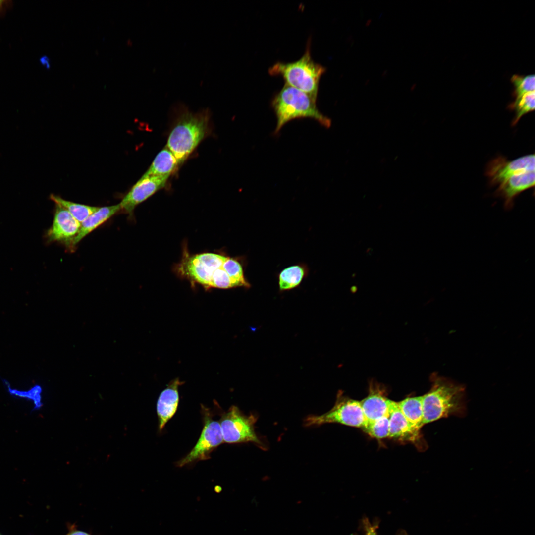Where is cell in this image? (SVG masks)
Returning a JSON list of instances; mask_svg holds the SVG:
<instances>
[{"label": "cell", "mask_w": 535, "mask_h": 535, "mask_svg": "<svg viewBox=\"0 0 535 535\" xmlns=\"http://www.w3.org/2000/svg\"><path fill=\"white\" fill-rule=\"evenodd\" d=\"M179 273L205 288H249L241 261L237 258L214 253L190 255L185 254L179 264Z\"/></svg>", "instance_id": "1"}, {"label": "cell", "mask_w": 535, "mask_h": 535, "mask_svg": "<svg viewBox=\"0 0 535 535\" xmlns=\"http://www.w3.org/2000/svg\"><path fill=\"white\" fill-rule=\"evenodd\" d=\"M432 380L430 389L422 396L424 425L451 416L463 417L466 413L464 387L436 375Z\"/></svg>", "instance_id": "2"}, {"label": "cell", "mask_w": 535, "mask_h": 535, "mask_svg": "<svg viewBox=\"0 0 535 535\" xmlns=\"http://www.w3.org/2000/svg\"><path fill=\"white\" fill-rule=\"evenodd\" d=\"M271 106L277 118L275 134L288 121L296 118H313L326 128H329L331 124L330 119L318 109L316 101L307 94L286 84L274 97Z\"/></svg>", "instance_id": "3"}, {"label": "cell", "mask_w": 535, "mask_h": 535, "mask_svg": "<svg viewBox=\"0 0 535 535\" xmlns=\"http://www.w3.org/2000/svg\"><path fill=\"white\" fill-rule=\"evenodd\" d=\"M210 115L206 110L183 112L168 137L166 147L181 164L205 136Z\"/></svg>", "instance_id": "4"}, {"label": "cell", "mask_w": 535, "mask_h": 535, "mask_svg": "<svg viewBox=\"0 0 535 535\" xmlns=\"http://www.w3.org/2000/svg\"><path fill=\"white\" fill-rule=\"evenodd\" d=\"M310 44L299 60L289 63L277 62L269 68L268 73L271 76H281L285 84L307 94L317 101L319 82L326 68L312 59Z\"/></svg>", "instance_id": "5"}, {"label": "cell", "mask_w": 535, "mask_h": 535, "mask_svg": "<svg viewBox=\"0 0 535 535\" xmlns=\"http://www.w3.org/2000/svg\"><path fill=\"white\" fill-rule=\"evenodd\" d=\"M367 423L360 402L339 393L334 406L321 415L310 416L305 421L306 426L327 423H338L363 428Z\"/></svg>", "instance_id": "6"}, {"label": "cell", "mask_w": 535, "mask_h": 535, "mask_svg": "<svg viewBox=\"0 0 535 535\" xmlns=\"http://www.w3.org/2000/svg\"><path fill=\"white\" fill-rule=\"evenodd\" d=\"M257 418L253 415H245L235 406H232L222 414L219 424L223 442L227 443H239L247 442L262 445L254 430Z\"/></svg>", "instance_id": "7"}, {"label": "cell", "mask_w": 535, "mask_h": 535, "mask_svg": "<svg viewBox=\"0 0 535 535\" xmlns=\"http://www.w3.org/2000/svg\"><path fill=\"white\" fill-rule=\"evenodd\" d=\"M205 410L203 411L204 427L199 438L191 451L177 462L179 467L209 459L211 452L224 442L219 422L214 420Z\"/></svg>", "instance_id": "8"}, {"label": "cell", "mask_w": 535, "mask_h": 535, "mask_svg": "<svg viewBox=\"0 0 535 535\" xmlns=\"http://www.w3.org/2000/svg\"><path fill=\"white\" fill-rule=\"evenodd\" d=\"M535 155L530 154L512 160L502 157L492 160L488 165L486 175L493 184H499L513 175L525 172L535 171Z\"/></svg>", "instance_id": "9"}, {"label": "cell", "mask_w": 535, "mask_h": 535, "mask_svg": "<svg viewBox=\"0 0 535 535\" xmlns=\"http://www.w3.org/2000/svg\"><path fill=\"white\" fill-rule=\"evenodd\" d=\"M167 180L165 178L142 175L119 203L120 211L131 217L136 207L163 188Z\"/></svg>", "instance_id": "10"}, {"label": "cell", "mask_w": 535, "mask_h": 535, "mask_svg": "<svg viewBox=\"0 0 535 535\" xmlns=\"http://www.w3.org/2000/svg\"><path fill=\"white\" fill-rule=\"evenodd\" d=\"M80 225L81 223L65 208L55 204L53 223L45 234L47 242H58L67 248L78 233Z\"/></svg>", "instance_id": "11"}, {"label": "cell", "mask_w": 535, "mask_h": 535, "mask_svg": "<svg viewBox=\"0 0 535 535\" xmlns=\"http://www.w3.org/2000/svg\"><path fill=\"white\" fill-rule=\"evenodd\" d=\"M389 437L413 443L420 450L426 448L421 430L412 425L401 413L397 402L391 400L389 409Z\"/></svg>", "instance_id": "12"}, {"label": "cell", "mask_w": 535, "mask_h": 535, "mask_svg": "<svg viewBox=\"0 0 535 535\" xmlns=\"http://www.w3.org/2000/svg\"><path fill=\"white\" fill-rule=\"evenodd\" d=\"M535 179V171H525L511 176L499 184L496 194L504 199L506 210L512 209L517 196L534 186Z\"/></svg>", "instance_id": "13"}, {"label": "cell", "mask_w": 535, "mask_h": 535, "mask_svg": "<svg viewBox=\"0 0 535 535\" xmlns=\"http://www.w3.org/2000/svg\"><path fill=\"white\" fill-rule=\"evenodd\" d=\"M391 400L385 394L379 385L372 384L369 388L368 396L360 401L367 422H371L389 415Z\"/></svg>", "instance_id": "14"}, {"label": "cell", "mask_w": 535, "mask_h": 535, "mask_svg": "<svg viewBox=\"0 0 535 535\" xmlns=\"http://www.w3.org/2000/svg\"><path fill=\"white\" fill-rule=\"evenodd\" d=\"M183 382L179 378L172 380L160 394L157 403L159 429L161 430L175 414L179 403L178 387Z\"/></svg>", "instance_id": "15"}, {"label": "cell", "mask_w": 535, "mask_h": 535, "mask_svg": "<svg viewBox=\"0 0 535 535\" xmlns=\"http://www.w3.org/2000/svg\"><path fill=\"white\" fill-rule=\"evenodd\" d=\"M121 210L119 204L102 207L98 209L81 223L78 233L67 248L71 251L87 235L102 225Z\"/></svg>", "instance_id": "16"}, {"label": "cell", "mask_w": 535, "mask_h": 535, "mask_svg": "<svg viewBox=\"0 0 535 535\" xmlns=\"http://www.w3.org/2000/svg\"><path fill=\"white\" fill-rule=\"evenodd\" d=\"M179 165L172 153L165 147L157 154L149 168L143 175L168 179L177 169Z\"/></svg>", "instance_id": "17"}, {"label": "cell", "mask_w": 535, "mask_h": 535, "mask_svg": "<svg viewBox=\"0 0 535 535\" xmlns=\"http://www.w3.org/2000/svg\"><path fill=\"white\" fill-rule=\"evenodd\" d=\"M309 269L307 265L300 263L286 267L278 275V284L280 291L290 290L298 287L308 275Z\"/></svg>", "instance_id": "18"}, {"label": "cell", "mask_w": 535, "mask_h": 535, "mask_svg": "<svg viewBox=\"0 0 535 535\" xmlns=\"http://www.w3.org/2000/svg\"><path fill=\"white\" fill-rule=\"evenodd\" d=\"M422 396L407 397L397 402L401 413L414 427L421 430L424 425Z\"/></svg>", "instance_id": "19"}, {"label": "cell", "mask_w": 535, "mask_h": 535, "mask_svg": "<svg viewBox=\"0 0 535 535\" xmlns=\"http://www.w3.org/2000/svg\"><path fill=\"white\" fill-rule=\"evenodd\" d=\"M50 199L55 204L65 208L80 223L96 211L98 207L74 203L65 200L60 196L52 194Z\"/></svg>", "instance_id": "20"}, {"label": "cell", "mask_w": 535, "mask_h": 535, "mask_svg": "<svg viewBox=\"0 0 535 535\" xmlns=\"http://www.w3.org/2000/svg\"><path fill=\"white\" fill-rule=\"evenodd\" d=\"M535 91L528 92L521 97L515 99L508 108L515 112L513 125H516L524 115L535 110Z\"/></svg>", "instance_id": "21"}, {"label": "cell", "mask_w": 535, "mask_h": 535, "mask_svg": "<svg viewBox=\"0 0 535 535\" xmlns=\"http://www.w3.org/2000/svg\"><path fill=\"white\" fill-rule=\"evenodd\" d=\"M535 75H521L514 74L510 79L513 85L512 95L515 99L535 91Z\"/></svg>", "instance_id": "22"}, {"label": "cell", "mask_w": 535, "mask_h": 535, "mask_svg": "<svg viewBox=\"0 0 535 535\" xmlns=\"http://www.w3.org/2000/svg\"><path fill=\"white\" fill-rule=\"evenodd\" d=\"M362 428L368 435L378 439L389 437V415L373 421L367 422Z\"/></svg>", "instance_id": "23"}, {"label": "cell", "mask_w": 535, "mask_h": 535, "mask_svg": "<svg viewBox=\"0 0 535 535\" xmlns=\"http://www.w3.org/2000/svg\"><path fill=\"white\" fill-rule=\"evenodd\" d=\"M68 532L65 535H92L91 534L77 529L75 523H67Z\"/></svg>", "instance_id": "24"}, {"label": "cell", "mask_w": 535, "mask_h": 535, "mask_svg": "<svg viewBox=\"0 0 535 535\" xmlns=\"http://www.w3.org/2000/svg\"><path fill=\"white\" fill-rule=\"evenodd\" d=\"M366 521H364V526L365 528V535H378L376 530V526L371 525L370 523L368 522V520H366Z\"/></svg>", "instance_id": "25"}, {"label": "cell", "mask_w": 535, "mask_h": 535, "mask_svg": "<svg viewBox=\"0 0 535 535\" xmlns=\"http://www.w3.org/2000/svg\"><path fill=\"white\" fill-rule=\"evenodd\" d=\"M40 61H41V63L42 64H43L44 66H45L46 67L47 69L50 67L49 59L47 56H43L40 59Z\"/></svg>", "instance_id": "26"}, {"label": "cell", "mask_w": 535, "mask_h": 535, "mask_svg": "<svg viewBox=\"0 0 535 535\" xmlns=\"http://www.w3.org/2000/svg\"><path fill=\"white\" fill-rule=\"evenodd\" d=\"M398 535H408L405 531L400 532Z\"/></svg>", "instance_id": "27"}, {"label": "cell", "mask_w": 535, "mask_h": 535, "mask_svg": "<svg viewBox=\"0 0 535 535\" xmlns=\"http://www.w3.org/2000/svg\"><path fill=\"white\" fill-rule=\"evenodd\" d=\"M0 535H2L1 534H0Z\"/></svg>", "instance_id": "28"}]
</instances>
